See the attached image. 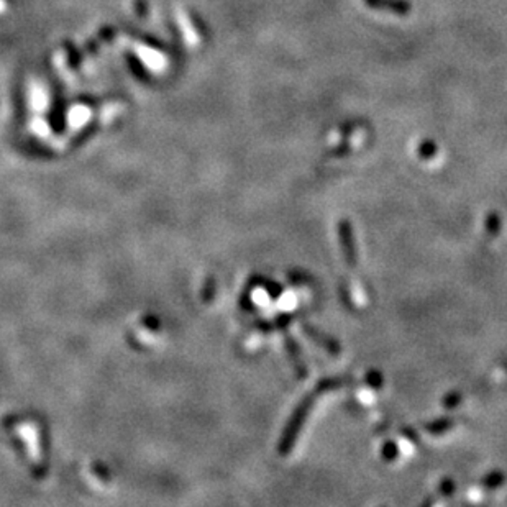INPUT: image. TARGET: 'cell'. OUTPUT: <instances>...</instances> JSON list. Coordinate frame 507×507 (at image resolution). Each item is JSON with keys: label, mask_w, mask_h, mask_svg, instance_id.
Listing matches in <instances>:
<instances>
[{"label": "cell", "mask_w": 507, "mask_h": 507, "mask_svg": "<svg viewBox=\"0 0 507 507\" xmlns=\"http://www.w3.org/2000/svg\"><path fill=\"white\" fill-rule=\"evenodd\" d=\"M435 151H437V146H435L434 141H424L419 148V153L422 158H434Z\"/></svg>", "instance_id": "cell-2"}, {"label": "cell", "mask_w": 507, "mask_h": 507, "mask_svg": "<svg viewBox=\"0 0 507 507\" xmlns=\"http://www.w3.org/2000/svg\"><path fill=\"white\" fill-rule=\"evenodd\" d=\"M364 3L373 10L387 12L392 15H409L412 10V6L409 0H363Z\"/></svg>", "instance_id": "cell-1"}, {"label": "cell", "mask_w": 507, "mask_h": 507, "mask_svg": "<svg viewBox=\"0 0 507 507\" xmlns=\"http://www.w3.org/2000/svg\"><path fill=\"white\" fill-rule=\"evenodd\" d=\"M135 7H136V13L140 17H146V3L145 0H135Z\"/></svg>", "instance_id": "cell-3"}]
</instances>
